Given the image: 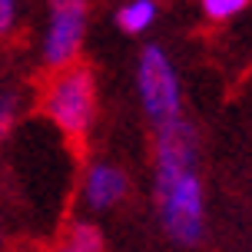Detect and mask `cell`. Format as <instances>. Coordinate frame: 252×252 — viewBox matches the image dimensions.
I'll list each match as a JSON object with an SVG mask.
<instances>
[{"label":"cell","instance_id":"ba28073f","mask_svg":"<svg viewBox=\"0 0 252 252\" xmlns=\"http://www.w3.org/2000/svg\"><path fill=\"white\" fill-rule=\"evenodd\" d=\"M199 3L209 20H232L236 13H242L249 7V0H199Z\"/></svg>","mask_w":252,"mask_h":252},{"label":"cell","instance_id":"9c48e42d","mask_svg":"<svg viewBox=\"0 0 252 252\" xmlns=\"http://www.w3.org/2000/svg\"><path fill=\"white\" fill-rule=\"evenodd\" d=\"M17 96H0V139L7 136L13 129V123H17Z\"/></svg>","mask_w":252,"mask_h":252},{"label":"cell","instance_id":"7a4b0ae2","mask_svg":"<svg viewBox=\"0 0 252 252\" xmlns=\"http://www.w3.org/2000/svg\"><path fill=\"white\" fill-rule=\"evenodd\" d=\"M43 110L66 136H83L96 113V83L83 63H70L57 70L43 90Z\"/></svg>","mask_w":252,"mask_h":252},{"label":"cell","instance_id":"8992f818","mask_svg":"<svg viewBox=\"0 0 252 252\" xmlns=\"http://www.w3.org/2000/svg\"><path fill=\"white\" fill-rule=\"evenodd\" d=\"M156 20V0H129L126 7L116 10V24L126 33H143Z\"/></svg>","mask_w":252,"mask_h":252},{"label":"cell","instance_id":"8fae6325","mask_svg":"<svg viewBox=\"0 0 252 252\" xmlns=\"http://www.w3.org/2000/svg\"><path fill=\"white\" fill-rule=\"evenodd\" d=\"M57 252H76V249H73V246H66V242H63V246H60Z\"/></svg>","mask_w":252,"mask_h":252},{"label":"cell","instance_id":"277c9868","mask_svg":"<svg viewBox=\"0 0 252 252\" xmlns=\"http://www.w3.org/2000/svg\"><path fill=\"white\" fill-rule=\"evenodd\" d=\"M87 33V0H50V27L43 37V60L63 70L76 60Z\"/></svg>","mask_w":252,"mask_h":252},{"label":"cell","instance_id":"5b68a950","mask_svg":"<svg viewBox=\"0 0 252 252\" xmlns=\"http://www.w3.org/2000/svg\"><path fill=\"white\" fill-rule=\"evenodd\" d=\"M126 189H129V176L113 163H93L87 169V176H83V199L96 213L113 209L126 196Z\"/></svg>","mask_w":252,"mask_h":252},{"label":"cell","instance_id":"30bf717a","mask_svg":"<svg viewBox=\"0 0 252 252\" xmlns=\"http://www.w3.org/2000/svg\"><path fill=\"white\" fill-rule=\"evenodd\" d=\"M17 7H20V0H0V33H7L17 20Z\"/></svg>","mask_w":252,"mask_h":252},{"label":"cell","instance_id":"6da1fadb","mask_svg":"<svg viewBox=\"0 0 252 252\" xmlns=\"http://www.w3.org/2000/svg\"><path fill=\"white\" fill-rule=\"evenodd\" d=\"M156 206L166 236L179 246H196L206 232V192L199 179V139L183 116L156 126Z\"/></svg>","mask_w":252,"mask_h":252},{"label":"cell","instance_id":"52a82bcc","mask_svg":"<svg viewBox=\"0 0 252 252\" xmlns=\"http://www.w3.org/2000/svg\"><path fill=\"white\" fill-rule=\"evenodd\" d=\"M66 246H73L76 252H103V236L96 226H90V222H76L70 229V239Z\"/></svg>","mask_w":252,"mask_h":252},{"label":"cell","instance_id":"3957f363","mask_svg":"<svg viewBox=\"0 0 252 252\" xmlns=\"http://www.w3.org/2000/svg\"><path fill=\"white\" fill-rule=\"evenodd\" d=\"M136 90L139 103L156 126L173 123L183 116V87H179L176 66L169 63L163 47H146L136 63Z\"/></svg>","mask_w":252,"mask_h":252}]
</instances>
